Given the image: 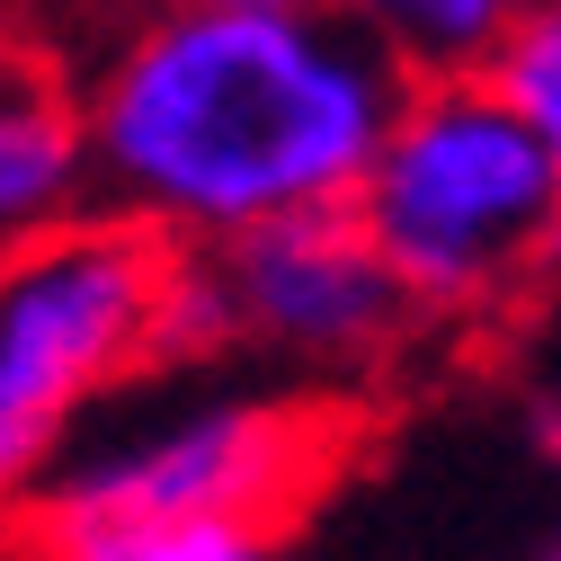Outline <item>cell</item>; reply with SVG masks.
<instances>
[{
	"label": "cell",
	"instance_id": "6da1fadb",
	"mask_svg": "<svg viewBox=\"0 0 561 561\" xmlns=\"http://www.w3.org/2000/svg\"><path fill=\"white\" fill-rule=\"evenodd\" d=\"M99 205L170 250H224L357 205L410 81L339 10L107 19L81 54Z\"/></svg>",
	"mask_w": 561,
	"mask_h": 561
},
{
	"label": "cell",
	"instance_id": "8992f818",
	"mask_svg": "<svg viewBox=\"0 0 561 561\" xmlns=\"http://www.w3.org/2000/svg\"><path fill=\"white\" fill-rule=\"evenodd\" d=\"M99 215V144L72 54H19L0 90V224L10 241Z\"/></svg>",
	"mask_w": 561,
	"mask_h": 561
},
{
	"label": "cell",
	"instance_id": "277c9868",
	"mask_svg": "<svg viewBox=\"0 0 561 561\" xmlns=\"http://www.w3.org/2000/svg\"><path fill=\"white\" fill-rule=\"evenodd\" d=\"M170 276L179 250L107 205L62 232L10 241V276H0V472L19 500L81 446V428L134 375H152Z\"/></svg>",
	"mask_w": 561,
	"mask_h": 561
},
{
	"label": "cell",
	"instance_id": "30bf717a",
	"mask_svg": "<svg viewBox=\"0 0 561 561\" xmlns=\"http://www.w3.org/2000/svg\"><path fill=\"white\" fill-rule=\"evenodd\" d=\"M161 10H330V0H107V19H161Z\"/></svg>",
	"mask_w": 561,
	"mask_h": 561
},
{
	"label": "cell",
	"instance_id": "ba28073f",
	"mask_svg": "<svg viewBox=\"0 0 561 561\" xmlns=\"http://www.w3.org/2000/svg\"><path fill=\"white\" fill-rule=\"evenodd\" d=\"M481 81L526 116V134L543 144V161L561 179V0H526V19L508 27V45L490 54Z\"/></svg>",
	"mask_w": 561,
	"mask_h": 561
},
{
	"label": "cell",
	"instance_id": "3957f363",
	"mask_svg": "<svg viewBox=\"0 0 561 561\" xmlns=\"http://www.w3.org/2000/svg\"><path fill=\"white\" fill-rule=\"evenodd\" d=\"M339 463L321 392H187L152 419L81 428L27 490V535H144V526H276Z\"/></svg>",
	"mask_w": 561,
	"mask_h": 561
},
{
	"label": "cell",
	"instance_id": "7a4b0ae2",
	"mask_svg": "<svg viewBox=\"0 0 561 561\" xmlns=\"http://www.w3.org/2000/svg\"><path fill=\"white\" fill-rule=\"evenodd\" d=\"M357 224L419 321H490L561 259V179L490 81H419L357 187Z\"/></svg>",
	"mask_w": 561,
	"mask_h": 561
},
{
	"label": "cell",
	"instance_id": "9c48e42d",
	"mask_svg": "<svg viewBox=\"0 0 561 561\" xmlns=\"http://www.w3.org/2000/svg\"><path fill=\"white\" fill-rule=\"evenodd\" d=\"M36 561H286L259 526H144V535H27Z\"/></svg>",
	"mask_w": 561,
	"mask_h": 561
},
{
	"label": "cell",
	"instance_id": "52a82bcc",
	"mask_svg": "<svg viewBox=\"0 0 561 561\" xmlns=\"http://www.w3.org/2000/svg\"><path fill=\"white\" fill-rule=\"evenodd\" d=\"M330 10L419 90V81H481L508 27L526 19V0H330Z\"/></svg>",
	"mask_w": 561,
	"mask_h": 561
},
{
	"label": "cell",
	"instance_id": "5b68a950",
	"mask_svg": "<svg viewBox=\"0 0 561 561\" xmlns=\"http://www.w3.org/2000/svg\"><path fill=\"white\" fill-rule=\"evenodd\" d=\"M215 267H224V295H232V321H241V357L286 366L295 392L330 401L339 383L383 375L419 339V304L383 267V250L366 241L357 205L224 241Z\"/></svg>",
	"mask_w": 561,
	"mask_h": 561
},
{
	"label": "cell",
	"instance_id": "8fae6325",
	"mask_svg": "<svg viewBox=\"0 0 561 561\" xmlns=\"http://www.w3.org/2000/svg\"><path fill=\"white\" fill-rule=\"evenodd\" d=\"M535 561H561V535H552V543H543V552H535Z\"/></svg>",
	"mask_w": 561,
	"mask_h": 561
}]
</instances>
